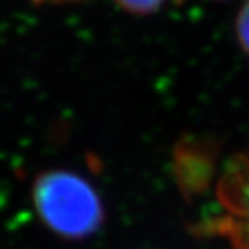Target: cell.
Returning a JSON list of instances; mask_svg holds the SVG:
<instances>
[{
	"label": "cell",
	"instance_id": "cell-2",
	"mask_svg": "<svg viewBox=\"0 0 249 249\" xmlns=\"http://www.w3.org/2000/svg\"><path fill=\"white\" fill-rule=\"evenodd\" d=\"M223 222L236 249H249V154L228 167L218 189Z\"/></svg>",
	"mask_w": 249,
	"mask_h": 249
},
{
	"label": "cell",
	"instance_id": "cell-3",
	"mask_svg": "<svg viewBox=\"0 0 249 249\" xmlns=\"http://www.w3.org/2000/svg\"><path fill=\"white\" fill-rule=\"evenodd\" d=\"M236 34L243 49L249 53V0L243 5L236 18Z\"/></svg>",
	"mask_w": 249,
	"mask_h": 249
},
{
	"label": "cell",
	"instance_id": "cell-4",
	"mask_svg": "<svg viewBox=\"0 0 249 249\" xmlns=\"http://www.w3.org/2000/svg\"><path fill=\"white\" fill-rule=\"evenodd\" d=\"M118 2L126 10H129V12L147 13V12H154L156 8L160 7L163 0H118Z\"/></svg>",
	"mask_w": 249,
	"mask_h": 249
},
{
	"label": "cell",
	"instance_id": "cell-1",
	"mask_svg": "<svg viewBox=\"0 0 249 249\" xmlns=\"http://www.w3.org/2000/svg\"><path fill=\"white\" fill-rule=\"evenodd\" d=\"M41 217L67 236H84L101 223V202L92 188L71 173H47L34 189Z\"/></svg>",
	"mask_w": 249,
	"mask_h": 249
}]
</instances>
